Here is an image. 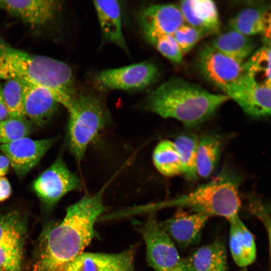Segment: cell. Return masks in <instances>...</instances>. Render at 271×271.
<instances>
[{
    "instance_id": "obj_7",
    "label": "cell",
    "mask_w": 271,
    "mask_h": 271,
    "mask_svg": "<svg viewBox=\"0 0 271 271\" xmlns=\"http://www.w3.org/2000/svg\"><path fill=\"white\" fill-rule=\"evenodd\" d=\"M137 229L146 244L147 261L155 271H170L180 262L182 258L174 242L154 214Z\"/></svg>"
},
{
    "instance_id": "obj_10",
    "label": "cell",
    "mask_w": 271,
    "mask_h": 271,
    "mask_svg": "<svg viewBox=\"0 0 271 271\" xmlns=\"http://www.w3.org/2000/svg\"><path fill=\"white\" fill-rule=\"evenodd\" d=\"M197 66L203 77L221 90L237 80L243 73V64L224 55L210 44L200 51Z\"/></svg>"
},
{
    "instance_id": "obj_22",
    "label": "cell",
    "mask_w": 271,
    "mask_h": 271,
    "mask_svg": "<svg viewBox=\"0 0 271 271\" xmlns=\"http://www.w3.org/2000/svg\"><path fill=\"white\" fill-rule=\"evenodd\" d=\"M194 271H211L227 266V252L224 242L216 240L195 250L186 258Z\"/></svg>"
},
{
    "instance_id": "obj_9",
    "label": "cell",
    "mask_w": 271,
    "mask_h": 271,
    "mask_svg": "<svg viewBox=\"0 0 271 271\" xmlns=\"http://www.w3.org/2000/svg\"><path fill=\"white\" fill-rule=\"evenodd\" d=\"M221 90L249 116L260 118L270 115V88L259 84L244 72Z\"/></svg>"
},
{
    "instance_id": "obj_8",
    "label": "cell",
    "mask_w": 271,
    "mask_h": 271,
    "mask_svg": "<svg viewBox=\"0 0 271 271\" xmlns=\"http://www.w3.org/2000/svg\"><path fill=\"white\" fill-rule=\"evenodd\" d=\"M158 74L157 65L146 61L103 70L96 75L95 82L102 90L141 89L154 83Z\"/></svg>"
},
{
    "instance_id": "obj_2",
    "label": "cell",
    "mask_w": 271,
    "mask_h": 271,
    "mask_svg": "<svg viewBox=\"0 0 271 271\" xmlns=\"http://www.w3.org/2000/svg\"><path fill=\"white\" fill-rule=\"evenodd\" d=\"M10 79L46 87L67 110L78 94L67 64L14 47L0 35V80Z\"/></svg>"
},
{
    "instance_id": "obj_1",
    "label": "cell",
    "mask_w": 271,
    "mask_h": 271,
    "mask_svg": "<svg viewBox=\"0 0 271 271\" xmlns=\"http://www.w3.org/2000/svg\"><path fill=\"white\" fill-rule=\"evenodd\" d=\"M104 190L86 194L67 208L62 221L45 230L32 271H56L83 252L95 236V222L106 210Z\"/></svg>"
},
{
    "instance_id": "obj_20",
    "label": "cell",
    "mask_w": 271,
    "mask_h": 271,
    "mask_svg": "<svg viewBox=\"0 0 271 271\" xmlns=\"http://www.w3.org/2000/svg\"><path fill=\"white\" fill-rule=\"evenodd\" d=\"M103 37L127 51L122 30L121 10L117 1H93Z\"/></svg>"
},
{
    "instance_id": "obj_37",
    "label": "cell",
    "mask_w": 271,
    "mask_h": 271,
    "mask_svg": "<svg viewBox=\"0 0 271 271\" xmlns=\"http://www.w3.org/2000/svg\"><path fill=\"white\" fill-rule=\"evenodd\" d=\"M170 271H194L188 264L186 258H182L180 262Z\"/></svg>"
},
{
    "instance_id": "obj_13",
    "label": "cell",
    "mask_w": 271,
    "mask_h": 271,
    "mask_svg": "<svg viewBox=\"0 0 271 271\" xmlns=\"http://www.w3.org/2000/svg\"><path fill=\"white\" fill-rule=\"evenodd\" d=\"M62 6L61 1L55 0H0V10L34 29L42 28L52 23Z\"/></svg>"
},
{
    "instance_id": "obj_32",
    "label": "cell",
    "mask_w": 271,
    "mask_h": 271,
    "mask_svg": "<svg viewBox=\"0 0 271 271\" xmlns=\"http://www.w3.org/2000/svg\"><path fill=\"white\" fill-rule=\"evenodd\" d=\"M23 248L0 245V269L22 271Z\"/></svg>"
},
{
    "instance_id": "obj_35",
    "label": "cell",
    "mask_w": 271,
    "mask_h": 271,
    "mask_svg": "<svg viewBox=\"0 0 271 271\" xmlns=\"http://www.w3.org/2000/svg\"><path fill=\"white\" fill-rule=\"evenodd\" d=\"M10 162L5 155L0 154V177H4L8 172Z\"/></svg>"
},
{
    "instance_id": "obj_6",
    "label": "cell",
    "mask_w": 271,
    "mask_h": 271,
    "mask_svg": "<svg viewBox=\"0 0 271 271\" xmlns=\"http://www.w3.org/2000/svg\"><path fill=\"white\" fill-rule=\"evenodd\" d=\"M32 187L45 208L51 209L66 194L80 190L81 183L59 156L34 181Z\"/></svg>"
},
{
    "instance_id": "obj_36",
    "label": "cell",
    "mask_w": 271,
    "mask_h": 271,
    "mask_svg": "<svg viewBox=\"0 0 271 271\" xmlns=\"http://www.w3.org/2000/svg\"><path fill=\"white\" fill-rule=\"evenodd\" d=\"M9 117V113L3 97L2 85H0V121L8 118Z\"/></svg>"
},
{
    "instance_id": "obj_39",
    "label": "cell",
    "mask_w": 271,
    "mask_h": 271,
    "mask_svg": "<svg viewBox=\"0 0 271 271\" xmlns=\"http://www.w3.org/2000/svg\"><path fill=\"white\" fill-rule=\"evenodd\" d=\"M0 271H4V270H3L0 269Z\"/></svg>"
},
{
    "instance_id": "obj_3",
    "label": "cell",
    "mask_w": 271,
    "mask_h": 271,
    "mask_svg": "<svg viewBox=\"0 0 271 271\" xmlns=\"http://www.w3.org/2000/svg\"><path fill=\"white\" fill-rule=\"evenodd\" d=\"M229 99L180 77H172L148 96L147 108L164 118H172L187 126L202 123Z\"/></svg>"
},
{
    "instance_id": "obj_23",
    "label": "cell",
    "mask_w": 271,
    "mask_h": 271,
    "mask_svg": "<svg viewBox=\"0 0 271 271\" xmlns=\"http://www.w3.org/2000/svg\"><path fill=\"white\" fill-rule=\"evenodd\" d=\"M221 141L216 134H207L199 141L196 161L197 176L208 177L213 172L218 161Z\"/></svg>"
},
{
    "instance_id": "obj_19",
    "label": "cell",
    "mask_w": 271,
    "mask_h": 271,
    "mask_svg": "<svg viewBox=\"0 0 271 271\" xmlns=\"http://www.w3.org/2000/svg\"><path fill=\"white\" fill-rule=\"evenodd\" d=\"M230 30L250 37L261 34L264 45H270V14L266 7H248L229 21Z\"/></svg>"
},
{
    "instance_id": "obj_34",
    "label": "cell",
    "mask_w": 271,
    "mask_h": 271,
    "mask_svg": "<svg viewBox=\"0 0 271 271\" xmlns=\"http://www.w3.org/2000/svg\"><path fill=\"white\" fill-rule=\"evenodd\" d=\"M12 192L11 185L5 177H0V202L7 200Z\"/></svg>"
},
{
    "instance_id": "obj_29",
    "label": "cell",
    "mask_w": 271,
    "mask_h": 271,
    "mask_svg": "<svg viewBox=\"0 0 271 271\" xmlns=\"http://www.w3.org/2000/svg\"><path fill=\"white\" fill-rule=\"evenodd\" d=\"M32 126L26 117H13L0 121V145L28 137Z\"/></svg>"
},
{
    "instance_id": "obj_33",
    "label": "cell",
    "mask_w": 271,
    "mask_h": 271,
    "mask_svg": "<svg viewBox=\"0 0 271 271\" xmlns=\"http://www.w3.org/2000/svg\"><path fill=\"white\" fill-rule=\"evenodd\" d=\"M250 209H251L252 212L262 221L267 229L270 241V217L269 213H267L266 206L258 203V202L257 203L253 202L250 205Z\"/></svg>"
},
{
    "instance_id": "obj_28",
    "label": "cell",
    "mask_w": 271,
    "mask_h": 271,
    "mask_svg": "<svg viewBox=\"0 0 271 271\" xmlns=\"http://www.w3.org/2000/svg\"><path fill=\"white\" fill-rule=\"evenodd\" d=\"M3 99L9 117H26L24 109V83L18 79L6 80L2 85Z\"/></svg>"
},
{
    "instance_id": "obj_17",
    "label": "cell",
    "mask_w": 271,
    "mask_h": 271,
    "mask_svg": "<svg viewBox=\"0 0 271 271\" xmlns=\"http://www.w3.org/2000/svg\"><path fill=\"white\" fill-rule=\"evenodd\" d=\"M186 24L206 35L217 34L220 22L217 7L210 0H184L178 5Z\"/></svg>"
},
{
    "instance_id": "obj_27",
    "label": "cell",
    "mask_w": 271,
    "mask_h": 271,
    "mask_svg": "<svg viewBox=\"0 0 271 271\" xmlns=\"http://www.w3.org/2000/svg\"><path fill=\"white\" fill-rule=\"evenodd\" d=\"M198 141L195 135L187 133L179 135L174 142L182 164L183 174L189 180H194L197 177L196 161Z\"/></svg>"
},
{
    "instance_id": "obj_25",
    "label": "cell",
    "mask_w": 271,
    "mask_h": 271,
    "mask_svg": "<svg viewBox=\"0 0 271 271\" xmlns=\"http://www.w3.org/2000/svg\"><path fill=\"white\" fill-rule=\"evenodd\" d=\"M243 72L259 84L270 88V47L255 50L243 64Z\"/></svg>"
},
{
    "instance_id": "obj_26",
    "label": "cell",
    "mask_w": 271,
    "mask_h": 271,
    "mask_svg": "<svg viewBox=\"0 0 271 271\" xmlns=\"http://www.w3.org/2000/svg\"><path fill=\"white\" fill-rule=\"evenodd\" d=\"M26 229L24 220L18 211L0 215V245L23 248Z\"/></svg>"
},
{
    "instance_id": "obj_12",
    "label": "cell",
    "mask_w": 271,
    "mask_h": 271,
    "mask_svg": "<svg viewBox=\"0 0 271 271\" xmlns=\"http://www.w3.org/2000/svg\"><path fill=\"white\" fill-rule=\"evenodd\" d=\"M58 137L33 140L28 137L1 144L0 151L9 159L19 178L25 177L57 141Z\"/></svg>"
},
{
    "instance_id": "obj_15",
    "label": "cell",
    "mask_w": 271,
    "mask_h": 271,
    "mask_svg": "<svg viewBox=\"0 0 271 271\" xmlns=\"http://www.w3.org/2000/svg\"><path fill=\"white\" fill-rule=\"evenodd\" d=\"M178 209L173 216L159 223L174 242L182 248H186L199 240L210 216L202 213Z\"/></svg>"
},
{
    "instance_id": "obj_38",
    "label": "cell",
    "mask_w": 271,
    "mask_h": 271,
    "mask_svg": "<svg viewBox=\"0 0 271 271\" xmlns=\"http://www.w3.org/2000/svg\"><path fill=\"white\" fill-rule=\"evenodd\" d=\"M211 271H228L227 266H222L216 269H214Z\"/></svg>"
},
{
    "instance_id": "obj_30",
    "label": "cell",
    "mask_w": 271,
    "mask_h": 271,
    "mask_svg": "<svg viewBox=\"0 0 271 271\" xmlns=\"http://www.w3.org/2000/svg\"><path fill=\"white\" fill-rule=\"evenodd\" d=\"M172 36L184 54L189 52L206 35L201 30L185 24Z\"/></svg>"
},
{
    "instance_id": "obj_24",
    "label": "cell",
    "mask_w": 271,
    "mask_h": 271,
    "mask_svg": "<svg viewBox=\"0 0 271 271\" xmlns=\"http://www.w3.org/2000/svg\"><path fill=\"white\" fill-rule=\"evenodd\" d=\"M153 161L157 170L167 177L183 174V166L174 142L161 141L155 147Z\"/></svg>"
},
{
    "instance_id": "obj_4",
    "label": "cell",
    "mask_w": 271,
    "mask_h": 271,
    "mask_svg": "<svg viewBox=\"0 0 271 271\" xmlns=\"http://www.w3.org/2000/svg\"><path fill=\"white\" fill-rule=\"evenodd\" d=\"M175 207L189 209L209 216L227 220L239 215L241 200L238 181L230 173L222 172L209 182L192 191L166 201L152 205L150 209Z\"/></svg>"
},
{
    "instance_id": "obj_16",
    "label": "cell",
    "mask_w": 271,
    "mask_h": 271,
    "mask_svg": "<svg viewBox=\"0 0 271 271\" xmlns=\"http://www.w3.org/2000/svg\"><path fill=\"white\" fill-rule=\"evenodd\" d=\"M23 82L25 116L37 125L46 123L54 114L59 103L46 87Z\"/></svg>"
},
{
    "instance_id": "obj_18",
    "label": "cell",
    "mask_w": 271,
    "mask_h": 271,
    "mask_svg": "<svg viewBox=\"0 0 271 271\" xmlns=\"http://www.w3.org/2000/svg\"><path fill=\"white\" fill-rule=\"evenodd\" d=\"M229 223V247L232 257L239 266L252 264L256 257L254 236L239 215L228 220Z\"/></svg>"
},
{
    "instance_id": "obj_31",
    "label": "cell",
    "mask_w": 271,
    "mask_h": 271,
    "mask_svg": "<svg viewBox=\"0 0 271 271\" xmlns=\"http://www.w3.org/2000/svg\"><path fill=\"white\" fill-rule=\"evenodd\" d=\"M151 44L171 62L178 64L182 63L183 54L172 35L162 36Z\"/></svg>"
},
{
    "instance_id": "obj_5",
    "label": "cell",
    "mask_w": 271,
    "mask_h": 271,
    "mask_svg": "<svg viewBox=\"0 0 271 271\" xmlns=\"http://www.w3.org/2000/svg\"><path fill=\"white\" fill-rule=\"evenodd\" d=\"M68 148L80 163L90 144L106 123V110L102 101L91 94H77L67 110Z\"/></svg>"
},
{
    "instance_id": "obj_11",
    "label": "cell",
    "mask_w": 271,
    "mask_h": 271,
    "mask_svg": "<svg viewBox=\"0 0 271 271\" xmlns=\"http://www.w3.org/2000/svg\"><path fill=\"white\" fill-rule=\"evenodd\" d=\"M139 24L143 35L150 44L159 37L172 35L186 24L178 5H152L139 14Z\"/></svg>"
},
{
    "instance_id": "obj_14",
    "label": "cell",
    "mask_w": 271,
    "mask_h": 271,
    "mask_svg": "<svg viewBox=\"0 0 271 271\" xmlns=\"http://www.w3.org/2000/svg\"><path fill=\"white\" fill-rule=\"evenodd\" d=\"M134 249L117 253L82 252L56 271H134Z\"/></svg>"
},
{
    "instance_id": "obj_21",
    "label": "cell",
    "mask_w": 271,
    "mask_h": 271,
    "mask_svg": "<svg viewBox=\"0 0 271 271\" xmlns=\"http://www.w3.org/2000/svg\"><path fill=\"white\" fill-rule=\"evenodd\" d=\"M210 44L242 64L255 51L256 45L250 37L230 29L218 35L210 42Z\"/></svg>"
}]
</instances>
